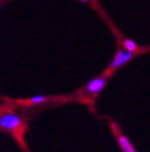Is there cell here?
Returning a JSON list of instances; mask_svg holds the SVG:
<instances>
[{
  "instance_id": "1",
  "label": "cell",
  "mask_w": 150,
  "mask_h": 152,
  "mask_svg": "<svg viewBox=\"0 0 150 152\" xmlns=\"http://www.w3.org/2000/svg\"><path fill=\"white\" fill-rule=\"evenodd\" d=\"M20 124H21L20 118L14 115V114H7V115H4L0 119V125L4 129H7V130H14V129H16Z\"/></svg>"
},
{
  "instance_id": "4",
  "label": "cell",
  "mask_w": 150,
  "mask_h": 152,
  "mask_svg": "<svg viewBox=\"0 0 150 152\" xmlns=\"http://www.w3.org/2000/svg\"><path fill=\"white\" fill-rule=\"evenodd\" d=\"M118 143H119V146H121V148L123 150V152H137L134 150V147L132 146V143L129 142V140L123 135L118 137Z\"/></svg>"
},
{
  "instance_id": "5",
  "label": "cell",
  "mask_w": 150,
  "mask_h": 152,
  "mask_svg": "<svg viewBox=\"0 0 150 152\" xmlns=\"http://www.w3.org/2000/svg\"><path fill=\"white\" fill-rule=\"evenodd\" d=\"M123 46H124V48L128 51V52H133V51H136V50H137V45H136V42L132 41V40H125V41L123 42Z\"/></svg>"
},
{
  "instance_id": "2",
  "label": "cell",
  "mask_w": 150,
  "mask_h": 152,
  "mask_svg": "<svg viewBox=\"0 0 150 152\" xmlns=\"http://www.w3.org/2000/svg\"><path fill=\"white\" fill-rule=\"evenodd\" d=\"M133 57V53L132 52H128V51H118L117 55L113 59V62L111 63V68H117L119 66L124 64L125 62H128V61Z\"/></svg>"
},
{
  "instance_id": "6",
  "label": "cell",
  "mask_w": 150,
  "mask_h": 152,
  "mask_svg": "<svg viewBox=\"0 0 150 152\" xmlns=\"http://www.w3.org/2000/svg\"><path fill=\"white\" fill-rule=\"evenodd\" d=\"M46 102V96H42V95H38V96H33L31 99V103L32 104H40V103H43Z\"/></svg>"
},
{
  "instance_id": "3",
  "label": "cell",
  "mask_w": 150,
  "mask_h": 152,
  "mask_svg": "<svg viewBox=\"0 0 150 152\" xmlns=\"http://www.w3.org/2000/svg\"><path fill=\"white\" fill-rule=\"evenodd\" d=\"M105 86H106V79L105 78H96V79H92L87 84V90L90 93L95 94V93L101 92Z\"/></svg>"
}]
</instances>
